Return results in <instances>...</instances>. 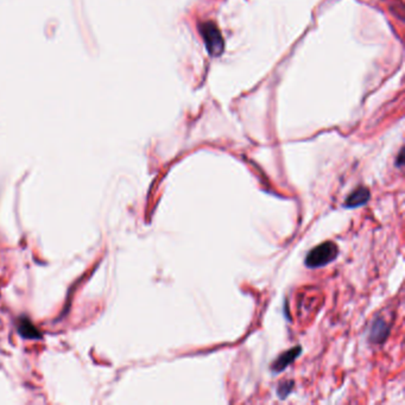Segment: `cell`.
<instances>
[{"mask_svg": "<svg viewBox=\"0 0 405 405\" xmlns=\"http://www.w3.org/2000/svg\"><path fill=\"white\" fill-rule=\"evenodd\" d=\"M293 389V381L292 380H287L283 381V383L279 384V386L277 387V395L279 398L285 399L288 396L290 395V392L292 391Z\"/></svg>", "mask_w": 405, "mask_h": 405, "instance_id": "obj_6", "label": "cell"}, {"mask_svg": "<svg viewBox=\"0 0 405 405\" xmlns=\"http://www.w3.org/2000/svg\"><path fill=\"white\" fill-rule=\"evenodd\" d=\"M370 196V190L367 189L366 187H360L358 188V189H355L352 194H349V196L346 199V201L344 202L342 206L345 208H349V209L356 207H361L369 202Z\"/></svg>", "mask_w": 405, "mask_h": 405, "instance_id": "obj_5", "label": "cell"}, {"mask_svg": "<svg viewBox=\"0 0 405 405\" xmlns=\"http://www.w3.org/2000/svg\"><path fill=\"white\" fill-rule=\"evenodd\" d=\"M390 327L384 318H376L370 329V341L375 344H381L389 336Z\"/></svg>", "mask_w": 405, "mask_h": 405, "instance_id": "obj_4", "label": "cell"}, {"mask_svg": "<svg viewBox=\"0 0 405 405\" xmlns=\"http://www.w3.org/2000/svg\"><path fill=\"white\" fill-rule=\"evenodd\" d=\"M338 255L339 249L336 244L332 241H326L308 252L304 264L309 269H318V267H323L334 261L338 258Z\"/></svg>", "mask_w": 405, "mask_h": 405, "instance_id": "obj_1", "label": "cell"}, {"mask_svg": "<svg viewBox=\"0 0 405 405\" xmlns=\"http://www.w3.org/2000/svg\"><path fill=\"white\" fill-rule=\"evenodd\" d=\"M201 33L204 39V44L207 45V49L213 55H219L224 49V41L220 31L213 23L207 22L201 25Z\"/></svg>", "mask_w": 405, "mask_h": 405, "instance_id": "obj_2", "label": "cell"}, {"mask_svg": "<svg viewBox=\"0 0 405 405\" xmlns=\"http://www.w3.org/2000/svg\"><path fill=\"white\" fill-rule=\"evenodd\" d=\"M302 352V347L301 346H296L293 348L287 350L283 354H281L273 361V364L271 365V371L273 373H281L287 369L289 365H291L293 361L296 360V358L301 354Z\"/></svg>", "mask_w": 405, "mask_h": 405, "instance_id": "obj_3", "label": "cell"}]
</instances>
